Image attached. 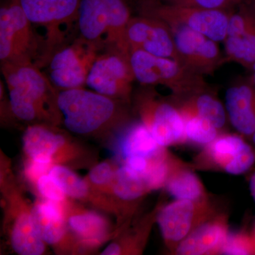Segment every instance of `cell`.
Instances as JSON below:
<instances>
[{
	"instance_id": "1",
	"label": "cell",
	"mask_w": 255,
	"mask_h": 255,
	"mask_svg": "<svg viewBox=\"0 0 255 255\" xmlns=\"http://www.w3.org/2000/svg\"><path fill=\"white\" fill-rule=\"evenodd\" d=\"M11 110L16 119L30 124L59 126V91L42 69L33 65L1 64Z\"/></svg>"
},
{
	"instance_id": "2",
	"label": "cell",
	"mask_w": 255,
	"mask_h": 255,
	"mask_svg": "<svg viewBox=\"0 0 255 255\" xmlns=\"http://www.w3.org/2000/svg\"><path fill=\"white\" fill-rule=\"evenodd\" d=\"M58 104L64 125L79 135L115 132L130 122L128 103L85 87L60 91Z\"/></svg>"
},
{
	"instance_id": "3",
	"label": "cell",
	"mask_w": 255,
	"mask_h": 255,
	"mask_svg": "<svg viewBox=\"0 0 255 255\" xmlns=\"http://www.w3.org/2000/svg\"><path fill=\"white\" fill-rule=\"evenodd\" d=\"M38 38L43 69L53 55L79 36L81 0H19Z\"/></svg>"
},
{
	"instance_id": "4",
	"label": "cell",
	"mask_w": 255,
	"mask_h": 255,
	"mask_svg": "<svg viewBox=\"0 0 255 255\" xmlns=\"http://www.w3.org/2000/svg\"><path fill=\"white\" fill-rule=\"evenodd\" d=\"M131 17L127 0H81L79 36L93 43L100 52L117 48L130 53L125 34Z\"/></svg>"
},
{
	"instance_id": "5",
	"label": "cell",
	"mask_w": 255,
	"mask_h": 255,
	"mask_svg": "<svg viewBox=\"0 0 255 255\" xmlns=\"http://www.w3.org/2000/svg\"><path fill=\"white\" fill-rule=\"evenodd\" d=\"M0 60L1 64L33 65L43 69L39 42L19 0H1Z\"/></svg>"
},
{
	"instance_id": "6",
	"label": "cell",
	"mask_w": 255,
	"mask_h": 255,
	"mask_svg": "<svg viewBox=\"0 0 255 255\" xmlns=\"http://www.w3.org/2000/svg\"><path fill=\"white\" fill-rule=\"evenodd\" d=\"M130 62L135 81L144 86L167 87L174 97H184L209 88L204 76L172 58L130 50Z\"/></svg>"
},
{
	"instance_id": "7",
	"label": "cell",
	"mask_w": 255,
	"mask_h": 255,
	"mask_svg": "<svg viewBox=\"0 0 255 255\" xmlns=\"http://www.w3.org/2000/svg\"><path fill=\"white\" fill-rule=\"evenodd\" d=\"M139 14L158 18L169 26H184L217 43L227 36L230 16L234 9H204L180 6L161 0H136Z\"/></svg>"
},
{
	"instance_id": "8",
	"label": "cell",
	"mask_w": 255,
	"mask_h": 255,
	"mask_svg": "<svg viewBox=\"0 0 255 255\" xmlns=\"http://www.w3.org/2000/svg\"><path fill=\"white\" fill-rule=\"evenodd\" d=\"M138 89L134 96V105L140 121L162 147L187 142L182 114L172 100H165L153 86Z\"/></svg>"
},
{
	"instance_id": "9",
	"label": "cell",
	"mask_w": 255,
	"mask_h": 255,
	"mask_svg": "<svg viewBox=\"0 0 255 255\" xmlns=\"http://www.w3.org/2000/svg\"><path fill=\"white\" fill-rule=\"evenodd\" d=\"M100 53L95 45L78 36L52 56L43 68L44 73L59 92L85 87L89 73Z\"/></svg>"
},
{
	"instance_id": "10",
	"label": "cell",
	"mask_w": 255,
	"mask_h": 255,
	"mask_svg": "<svg viewBox=\"0 0 255 255\" xmlns=\"http://www.w3.org/2000/svg\"><path fill=\"white\" fill-rule=\"evenodd\" d=\"M135 81L130 53L112 48L97 55L87 77L86 87L101 95L129 103Z\"/></svg>"
},
{
	"instance_id": "11",
	"label": "cell",
	"mask_w": 255,
	"mask_h": 255,
	"mask_svg": "<svg viewBox=\"0 0 255 255\" xmlns=\"http://www.w3.org/2000/svg\"><path fill=\"white\" fill-rule=\"evenodd\" d=\"M178 59L199 75H212L226 63L219 43L209 37L184 26H171Z\"/></svg>"
},
{
	"instance_id": "12",
	"label": "cell",
	"mask_w": 255,
	"mask_h": 255,
	"mask_svg": "<svg viewBox=\"0 0 255 255\" xmlns=\"http://www.w3.org/2000/svg\"><path fill=\"white\" fill-rule=\"evenodd\" d=\"M209 201L176 199L164 206L157 215L162 237L169 248L179 246L197 226L214 216Z\"/></svg>"
},
{
	"instance_id": "13",
	"label": "cell",
	"mask_w": 255,
	"mask_h": 255,
	"mask_svg": "<svg viewBox=\"0 0 255 255\" xmlns=\"http://www.w3.org/2000/svg\"><path fill=\"white\" fill-rule=\"evenodd\" d=\"M125 37L130 50H140L179 61L172 30L158 18L140 14L132 16L128 23Z\"/></svg>"
},
{
	"instance_id": "14",
	"label": "cell",
	"mask_w": 255,
	"mask_h": 255,
	"mask_svg": "<svg viewBox=\"0 0 255 255\" xmlns=\"http://www.w3.org/2000/svg\"><path fill=\"white\" fill-rule=\"evenodd\" d=\"M226 63L234 62L248 70L255 63V14L245 3L230 16L224 42Z\"/></svg>"
},
{
	"instance_id": "15",
	"label": "cell",
	"mask_w": 255,
	"mask_h": 255,
	"mask_svg": "<svg viewBox=\"0 0 255 255\" xmlns=\"http://www.w3.org/2000/svg\"><path fill=\"white\" fill-rule=\"evenodd\" d=\"M58 126L30 124L22 137L23 148L28 159L52 165L60 164L70 155L68 137Z\"/></svg>"
},
{
	"instance_id": "16",
	"label": "cell",
	"mask_w": 255,
	"mask_h": 255,
	"mask_svg": "<svg viewBox=\"0 0 255 255\" xmlns=\"http://www.w3.org/2000/svg\"><path fill=\"white\" fill-rule=\"evenodd\" d=\"M204 157L207 163L233 175L246 173L255 162V152L241 136L220 134L205 146Z\"/></svg>"
},
{
	"instance_id": "17",
	"label": "cell",
	"mask_w": 255,
	"mask_h": 255,
	"mask_svg": "<svg viewBox=\"0 0 255 255\" xmlns=\"http://www.w3.org/2000/svg\"><path fill=\"white\" fill-rule=\"evenodd\" d=\"M114 152L121 163L132 157L155 160L167 153L140 121L130 122L115 132Z\"/></svg>"
},
{
	"instance_id": "18",
	"label": "cell",
	"mask_w": 255,
	"mask_h": 255,
	"mask_svg": "<svg viewBox=\"0 0 255 255\" xmlns=\"http://www.w3.org/2000/svg\"><path fill=\"white\" fill-rule=\"evenodd\" d=\"M13 201V224L10 231V242L18 255H40L46 250V243L40 237L33 225L31 207L18 194H11Z\"/></svg>"
},
{
	"instance_id": "19",
	"label": "cell",
	"mask_w": 255,
	"mask_h": 255,
	"mask_svg": "<svg viewBox=\"0 0 255 255\" xmlns=\"http://www.w3.org/2000/svg\"><path fill=\"white\" fill-rule=\"evenodd\" d=\"M228 235V224L223 216H213L197 226L176 248L179 255L220 254Z\"/></svg>"
},
{
	"instance_id": "20",
	"label": "cell",
	"mask_w": 255,
	"mask_h": 255,
	"mask_svg": "<svg viewBox=\"0 0 255 255\" xmlns=\"http://www.w3.org/2000/svg\"><path fill=\"white\" fill-rule=\"evenodd\" d=\"M228 118L242 135L251 137L255 131V87L249 80L228 89L225 104Z\"/></svg>"
},
{
	"instance_id": "21",
	"label": "cell",
	"mask_w": 255,
	"mask_h": 255,
	"mask_svg": "<svg viewBox=\"0 0 255 255\" xmlns=\"http://www.w3.org/2000/svg\"><path fill=\"white\" fill-rule=\"evenodd\" d=\"M65 215L70 231L76 237L79 246L93 249L101 246L110 236L108 221L94 211L73 207L65 202Z\"/></svg>"
},
{
	"instance_id": "22",
	"label": "cell",
	"mask_w": 255,
	"mask_h": 255,
	"mask_svg": "<svg viewBox=\"0 0 255 255\" xmlns=\"http://www.w3.org/2000/svg\"><path fill=\"white\" fill-rule=\"evenodd\" d=\"M64 204L42 198L31 207L33 225L46 244L60 247L68 241V225Z\"/></svg>"
},
{
	"instance_id": "23",
	"label": "cell",
	"mask_w": 255,
	"mask_h": 255,
	"mask_svg": "<svg viewBox=\"0 0 255 255\" xmlns=\"http://www.w3.org/2000/svg\"><path fill=\"white\" fill-rule=\"evenodd\" d=\"M171 100L179 110L188 111L207 119L219 130H222L226 124V107L209 88L184 97L172 96Z\"/></svg>"
},
{
	"instance_id": "24",
	"label": "cell",
	"mask_w": 255,
	"mask_h": 255,
	"mask_svg": "<svg viewBox=\"0 0 255 255\" xmlns=\"http://www.w3.org/2000/svg\"><path fill=\"white\" fill-rule=\"evenodd\" d=\"M170 195L179 200L207 201L200 179L191 169L178 162L165 185Z\"/></svg>"
},
{
	"instance_id": "25",
	"label": "cell",
	"mask_w": 255,
	"mask_h": 255,
	"mask_svg": "<svg viewBox=\"0 0 255 255\" xmlns=\"http://www.w3.org/2000/svg\"><path fill=\"white\" fill-rule=\"evenodd\" d=\"M107 189H111L119 201L127 203L138 201L149 191L141 174L124 164L116 169L113 179Z\"/></svg>"
},
{
	"instance_id": "26",
	"label": "cell",
	"mask_w": 255,
	"mask_h": 255,
	"mask_svg": "<svg viewBox=\"0 0 255 255\" xmlns=\"http://www.w3.org/2000/svg\"><path fill=\"white\" fill-rule=\"evenodd\" d=\"M48 173L58 181L68 197L94 201L88 182L79 177L71 169L61 164H55Z\"/></svg>"
},
{
	"instance_id": "27",
	"label": "cell",
	"mask_w": 255,
	"mask_h": 255,
	"mask_svg": "<svg viewBox=\"0 0 255 255\" xmlns=\"http://www.w3.org/2000/svg\"><path fill=\"white\" fill-rule=\"evenodd\" d=\"M179 110L184 119L187 141L206 146L220 135L221 130L207 119L188 111Z\"/></svg>"
},
{
	"instance_id": "28",
	"label": "cell",
	"mask_w": 255,
	"mask_h": 255,
	"mask_svg": "<svg viewBox=\"0 0 255 255\" xmlns=\"http://www.w3.org/2000/svg\"><path fill=\"white\" fill-rule=\"evenodd\" d=\"M220 254L247 255H255V238L244 233L227 236L221 247Z\"/></svg>"
},
{
	"instance_id": "29",
	"label": "cell",
	"mask_w": 255,
	"mask_h": 255,
	"mask_svg": "<svg viewBox=\"0 0 255 255\" xmlns=\"http://www.w3.org/2000/svg\"><path fill=\"white\" fill-rule=\"evenodd\" d=\"M36 190L43 199L57 203L67 201L66 194L58 181L49 173L42 175L37 181Z\"/></svg>"
},
{
	"instance_id": "30",
	"label": "cell",
	"mask_w": 255,
	"mask_h": 255,
	"mask_svg": "<svg viewBox=\"0 0 255 255\" xmlns=\"http://www.w3.org/2000/svg\"><path fill=\"white\" fill-rule=\"evenodd\" d=\"M116 168L108 162H101L90 170L88 176L89 184L99 189H108L113 179Z\"/></svg>"
},
{
	"instance_id": "31",
	"label": "cell",
	"mask_w": 255,
	"mask_h": 255,
	"mask_svg": "<svg viewBox=\"0 0 255 255\" xmlns=\"http://www.w3.org/2000/svg\"><path fill=\"white\" fill-rule=\"evenodd\" d=\"M169 4L204 8V9H233L236 6L233 0H161Z\"/></svg>"
},
{
	"instance_id": "32",
	"label": "cell",
	"mask_w": 255,
	"mask_h": 255,
	"mask_svg": "<svg viewBox=\"0 0 255 255\" xmlns=\"http://www.w3.org/2000/svg\"><path fill=\"white\" fill-rule=\"evenodd\" d=\"M52 164L41 163L28 159L25 164L24 174L26 179L36 186L37 181L43 174L48 173L50 169L53 167Z\"/></svg>"
},
{
	"instance_id": "33",
	"label": "cell",
	"mask_w": 255,
	"mask_h": 255,
	"mask_svg": "<svg viewBox=\"0 0 255 255\" xmlns=\"http://www.w3.org/2000/svg\"><path fill=\"white\" fill-rule=\"evenodd\" d=\"M104 255H122V251H121L120 247H119L118 243H113L110 244V246L105 248V251L102 252V254Z\"/></svg>"
},
{
	"instance_id": "34",
	"label": "cell",
	"mask_w": 255,
	"mask_h": 255,
	"mask_svg": "<svg viewBox=\"0 0 255 255\" xmlns=\"http://www.w3.org/2000/svg\"><path fill=\"white\" fill-rule=\"evenodd\" d=\"M250 189H251V194L253 199L255 201V172L252 176L251 182H250Z\"/></svg>"
},
{
	"instance_id": "35",
	"label": "cell",
	"mask_w": 255,
	"mask_h": 255,
	"mask_svg": "<svg viewBox=\"0 0 255 255\" xmlns=\"http://www.w3.org/2000/svg\"><path fill=\"white\" fill-rule=\"evenodd\" d=\"M250 70L251 71V75L249 79H248V80H249L252 85H254L255 87V63L253 65V68Z\"/></svg>"
},
{
	"instance_id": "36",
	"label": "cell",
	"mask_w": 255,
	"mask_h": 255,
	"mask_svg": "<svg viewBox=\"0 0 255 255\" xmlns=\"http://www.w3.org/2000/svg\"><path fill=\"white\" fill-rule=\"evenodd\" d=\"M243 3L248 5L255 14V0H247Z\"/></svg>"
},
{
	"instance_id": "37",
	"label": "cell",
	"mask_w": 255,
	"mask_h": 255,
	"mask_svg": "<svg viewBox=\"0 0 255 255\" xmlns=\"http://www.w3.org/2000/svg\"><path fill=\"white\" fill-rule=\"evenodd\" d=\"M247 0H233L234 1L235 6H238V4H241L242 3L245 2Z\"/></svg>"
},
{
	"instance_id": "38",
	"label": "cell",
	"mask_w": 255,
	"mask_h": 255,
	"mask_svg": "<svg viewBox=\"0 0 255 255\" xmlns=\"http://www.w3.org/2000/svg\"><path fill=\"white\" fill-rule=\"evenodd\" d=\"M251 138L252 139V140H253V143L255 145V131L254 132V133L253 134V135H252Z\"/></svg>"
},
{
	"instance_id": "39",
	"label": "cell",
	"mask_w": 255,
	"mask_h": 255,
	"mask_svg": "<svg viewBox=\"0 0 255 255\" xmlns=\"http://www.w3.org/2000/svg\"><path fill=\"white\" fill-rule=\"evenodd\" d=\"M254 238H255V236H254Z\"/></svg>"
},
{
	"instance_id": "40",
	"label": "cell",
	"mask_w": 255,
	"mask_h": 255,
	"mask_svg": "<svg viewBox=\"0 0 255 255\" xmlns=\"http://www.w3.org/2000/svg\"></svg>"
}]
</instances>
